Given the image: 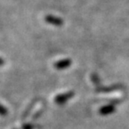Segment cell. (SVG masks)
I'll return each instance as SVG.
<instances>
[{
    "label": "cell",
    "instance_id": "obj_1",
    "mask_svg": "<svg viewBox=\"0 0 129 129\" xmlns=\"http://www.w3.org/2000/svg\"><path fill=\"white\" fill-rule=\"evenodd\" d=\"M75 93L73 91H68L64 94H59L55 97V102L58 105H62L69 101L71 97L74 96Z\"/></svg>",
    "mask_w": 129,
    "mask_h": 129
},
{
    "label": "cell",
    "instance_id": "obj_2",
    "mask_svg": "<svg viewBox=\"0 0 129 129\" xmlns=\"http://www.w3.org/2000/svg\"><path fill=\"white\" fill-rule=\"evenodd\" d=\"M45 21L46 23L55 26H61L63 24V19L59 17L54 16V15H47L45 17Z\"/></svg>",
    "mask_w": 129,
    "mask_h": 129
},
{
    "label": "cell",
    "instance_id": "obj_3",
    "mask_svg": "<svg viewBox=\"0 0 129 129\" xmlns=\"http://www.w3.org/2000/svg\"><path fill=\"white\" fill-rule=\"evenodd\" d=\"M122 89V86L121 85H112L110 86H98L96 87V91L97 92H102V93H108V92H112L117 90Z\"/></svg>",
    "mask_w": 129,
    "mask_h": 129
},
{
    "label": "cell",
    "instance_id": "obj_4",
    "mask_svg": "<svg viewBox=\"0 0 129 129\" xmlns=\"http://www.w3.org/2000/svg\"><path fill=\"white\" fill-rule=\"evenodd\" d=\"M115 110H116V105L108 104V105L103 106L102 107H101L100 109L98 110V112H99L100 115L107 116V115L112 114L113 112H115Z\"/></svg>",
    "mask_w": 129,
    "mask_h": 129
},
{
    "label": "cell",
    "instance_id": "obj_5",
    "mask_svg": "<svg viewBox=\"0 0 129 129\" xmlns=\"http://www.w3.org/2000/svg\"><path fill=\"white\" fill-rule=\"evenodd\" d=\"M72 64V61L71 59H64L62 60H59L55 64V67L57 70H64L66 68H69Z\"/></svg>",
    "mask_w": 129,
    "mask_h": 129
},
{
    "label": "cell",
    "instance_id": "obj_6",
    "mask_svg": "<svg viewBox=\"0 0 129 129\" xmlns=\"http://www.w3.org/2000/svg\"><path fill=\"white\" fill-rule=\"evenodd\" d=\"M91 81L93 82L94 85H96V86L98 87V86H100V83H101V80L99 78V76H97L96 74H95L93 73L91 76Z\"/></svg>",
    "mask_w": 129,
    "mask_h": 129
},
{
    "label": "cell",
    "instance_id": "obj_7",
    "mask_svg": "<svg viewBox=\"0 0 129 129\" xmlns=\"http://www.w3.org/2000/svg\"><path fill=\"white\" fill-rule=\"evenodd\" d=\"M37 102H38L37 100L33 101V102H31V104H30V105L29 106V107L27 108V110L24 112V116H23V117H26V116H28V115L29 114L30 112H31V111H32V109H33V107L35 106V104H36V103H37Z\"/></svg>",
    "mask_w": 129,
    "mask_h": 129
},
{
    "label": "cell",
    "instance_id": "obj_8",
    "mask_svg": "<svg viewBox=\"0 0 129 129\" xmlns=\"http://www.w3.org/2000/svg\"><path fill=\"white\" fill-rule=\"evenodd\" d=\"M23 129H35V126L33 124H30V123H26V124H24L22 127Z\"/></svg>",
    "mask_w": 129,
    "mask_h": 129
},
{
    "label": "cell",
    "instance_id": "obj_9",
    "mask_svg": "<svg viewBox=\"0 0 129 129\" xmlns=\"http://www.w3.org/2000/svg\"><path fill=\"white\" fill-rule=\"evenodd\" d=\"M42 112H43V109H40V110H39L38 112H36L35 114L33 116V118H35H35H38V117H40V116L41 115V113H42Z\"/></svg>",
    "mask_w": 129,
    "mask_h": 129
},
{
    "label": "cell",
    "instance_id": "obj_10",
    "mask_svg": "<svg viewBox=\"0 0 129 129\" xmlns=\"http://www.w3.org/2000/svg\"><path fill=\"white\" fill-rule=\"evenodd\" d=\"M7 113V109L6 108L4 107V106H1V114L3 115V116H4L5 114Z\"/></svg>",
    "mask_w": 129,
    "mask_h": 129
}]
</instances>
